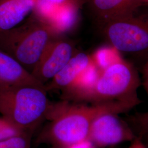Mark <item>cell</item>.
<instances>
[{
	"label": "cell",
	"mask_w": 148,
	"mask_h": 148,
	"mask_svg": "<svg viewBox=\"0 0 148 148\" xmlns=\"http://www.w3.org/2000/svg\"><path fill=\"white\" fill-rule=\"evenodd\" d=\"M138 104L111 101L90 106L71 104L68 101L51 103L47 115L50 122L37 138L36 143L68 148L87 140L90 127L98 117L107 113H124Z\"/></svg>",
	"instance_id": "6da1fadb"
},
{
	"label": "cell",
	"mask_w": 148,
	"mask_h": 148,
	"mask_svg": "<svg viewBox=\"0 0 148 148\" xmlns=\"http://www.w3.org/2000/svg\"><path fill=\"white\" fill-rule=\"evenodd\" d=\"M58 36L48 24L32 14L21 25L0 32V49L31 73L48 45Z\"/></svg>",
	"instance_id": "7a4b0ae2"
},
{
	"label": "cell",
	"mask_w": 148,
	"mask_h": 148,
	"mask_svg": "<svg viewBox=\"0 0 148 148\" xmlns=\"http://www.w3.org/2000/svg\"><path fill=\"white\" fill-rule=\"evenodd\" d=\"M45 88L0 87V114L24 132H32L46 119L51 102Z\"/></svg>",
	"instance_id": "3957f363"
},
{
	"label": "cell",
	"mask_w": 148,
	"mask_h": 148,
	"mask_svg": "<svg viewBox=\"0 0 148 148\" xmlns=\"http://www.w3.org/2000/svg\"><path fill=\"white\" fill-rule=\"evenodd\" d=\"M141 84L137 71L123 59L101 71L95 84L82 95L77 102L98 104L111 101L137 103V90Z\"/></svg>",
	"instance_id": "277c9868"
},
{
	"label": "cell",
	"mask_w": 148,
	"mask_h": 148,
	"mask_svg": "<svg viewBox=\"0 0 148 148\" xmlns=\"http://www.w3.org/2000/svg\"><path fill=\"white\" fill-rule=\"evenodd\" d=\"M102 26L112 46L118 51L135 53L148 49V21L144 17L119 18Z\"/></svg>",
	"instance_id": "5b68a950"
},
{
	"label": "cell",
	"mask_w": 148,
	"mask_h": 148,
	"mask_svg": "<svg viewBox=\"0 0 148 148\" xmlns=\"http://www.w3.org/2000/svg\"><path fill=\"white\" fill-rule=\"evenodd\" d=\"M137 137L132 129L116 113H107L98 117L90 127L87 140L95 148L113 147L132 142Z\"/></svg>",
	"instance_id": "8992f818"
},
{
	"label": "cell",
	"mask_w": 148,
	"mask_h": 148,
	"mask_svg": "<svg viewBox=\"0 0 148 148\" xmlns=\"http://www.w3.org/2000/svg\"><path fill=\"white\" fill-rule=\"evenodd\" d=\"M74 54L71 43L57 37L48 45L31 73L45 85L58 73Z\"/></svg>",
	"instance_id": "52a82bcc"
},
{
	"label": "cell",
	"mask_w": 148,
	"mask_h": 148,
	"mask_svg": "<svg viewBox=\"0 0 148 148\" xmlns=\"http://www.w3.org/2000/svg\"><path fill=\"white\" fill-rule=\"evenodd\" d=\"M29 86L45 89V85L36 79L31 73L0 49V87Z\"/></svg>",
	"instance_id": "ba28073f"
},
{
	"label": "cell",
	"mask_w": 148,
	"mask_h": 148,
	"mask_svg": "<svg viewBox=\"0 0 148 148\" xmlns=\"http://www.w3.org/2000/svg\"><path fill=\"white\" fill-rule=\"evenodd\" d=\"M91 8L102 25L119 18L135 16L145 5L142 0H90Z\"/></svg>",
	"instance_id": "9c48e42d"
},
{
	"label": "cell",
	"mask_w": 148,
	"mask_h": 148,
	"mask_svg": "<svg viewBox=\"0 0 148 148\" xmlns=\"http://www.w3.org/2000/svg\"><path fill=\"white\" fill-rule=\"evenodd\" d=\"M92 60L91 56L86 53L81 52L74 54L58 73L45 85V90L48 92L66 89L90 65Z\"/></svg>",
	"instance_id": "30bf717a"
},
{
	"label": "cell",
	"mask_w": 148,
	"mask_h": 148,
	"mask_svg": "<svg viewBox=\"0 0 148 148\" xmlns=\"http://www.w3.org/2000/svg\"><path fill=\"white\" fill-rule=\"evenodd\" d=\"M37 0H0V32L16 27L32 13Z\"/></svg>",
	"instance_id": "8fae6325"
},
{
	"label": "cell",
	"mask_w": 148,
	"mask_h": 148,
	"mask_svg": "<svg viewBox=\"0 0 148 148\" xmlns=\"http://www.w3.org/2000/svg\"><path fill=\"white\" fill-rule=\"evenodd\" d=\"M101 73V70L92 60L90 65L79 74L73 83L63 90V101H77L82 95L93 87Z\"/></svg>",
	"instance_id": "7c38bea8"
},
{
	"label": "cell",
	"mask_w": 148,
	"mask_h": 148,
	"mask_svg": "<svg viewBox=\"0 0 148 148\" xmlns=\"http://www.w3.org/2000/svg\"><path fill=\"white\" fill-rule=\"evenodd\" d=\"M81 2H70L58 5L49 25L60 35L71 31L79 20Z\"/></svg>",
	"instance_id": "4fadbf2b"
},
{
	"label": "cell",
	"mask_w": 148,
	"mask_h": 148,
	"mask_svg": "<svg viewBox=\"0 0 148 148\" xmlns=\"http://www.w3.org/2000/svg\"><path fill=\"white\" fill-rule=\"evenodd\" d=\"M91 58L101 71L122 59L119 51L112 46H105L99 48L91 57Z\"/></svg>",
	"instance_id": "5bb4252c"
},
{
	"label": "cell",
	"mask_w": 148,
	"mask_h": 148,
	"mask_svg": "<svg viewBox=\"0 0 148 148\" xmlns=\"http://www.w3.org/2000/svg\"><path fill=\"white\" fill-rule=\"evenodd\" d=\"M58 6L47 0H37L32 12V14L49 25L55 14Z\"/></svg>",
	"instance_id": "9a60e30c"
},
{
	"label": "cell",
	"mask_w": 148,
	"mask_h": 148,
	"mask_svg": "<svg viewBox=\"0 0 148 148\" xmlns=\"http://www.w3.org/2000/svg\"><path fill=\"white\" fill-rule=\"evenodd\" d=\"M33 133L26 132L0 141V148H31Z\"/></svg>",
	"instance_id": "2e32d148"
},
{
	"label": "cell",
	"mask_w": 148,
	"mask_h": 148,
	"mask_svg": "<svg viewBox=\"0 0 148 148\" xmlns=\"http://www.w3.org/2000/svg\"><path fill=\"white\" fill-rule=\"evenodd\" d=\"M26 132H29L22 131L5 117H0V141Z\"/></svg>",
	"instance_id": "e0dca14e"
},
{
	"label": "cell",
	"mask_w": 148,
	"mask_h": 148,
	"mask_svg": "<svg viewBox=\"0 0 148 148\" xmlns=\"http://www.w3.org/2000/svg\"><path fill=\"white\" fill-rule=\"evenodd\" d=\"M128 148H147L140 137H136L131 142V144Z\"/></svg>",
	"instance_id": "ac0fdd59"
},
{
	"label": "cell",
	"mask_w": 148,
	"mask_h": 148,
	"mask_svg": "<svg viewBox=\"0 0 148 148\" xmlns=\"http://www.w3.org/2000/svg\"><path fill=\"white\" fill-rule=\"evenodd\" d=\"M95 146L88 140H85L82 142L74 145L68 148H94Z\"/></svg>",
	"instance_id": "d6986e66"
},
{
	"label": "cell",
	"mask_w": 148,
	"mask_h": 148,
	"mask_svg": "<svg viewBox=\"0 0 148 148\" xmlns=\"http://www.w3.org/2000/svg\"><path fill=\"white\" fill-rule=\"evenodd\" d=\"M57 5H62L70 2H81L80 0H47Z\"/></svg>",
	"instance_id": "ffe728a7"
},
{
	"label": "cell",
	"mask_w": 148,
	"mask_h": 148,
	"mask_svg": "<svg viewBox=\"0 0 148 148\" xmlns=\"http://www.w3.org/2000/svg\"><path fill=\"white\" fill-rule=\"evenodd\" d=\"M142 1L145 5L146 3H148V0H142Z\"/></svg>",
	"instance_id": "44dd1931"
},
{
	"label": "cell",
	"mask_w": 148,
	"mask_h": 148,
	"mask_svg": "<svg viewBox=\"0 0 148 148\" xmlns=\"http://www.w3.org/2000/svg\"><path fill=\"white\" fill-rule=\"evenodd\" d=\"M55 148H59V147H55Z\"/></svg>",
	"instance_id": "7402d4cb"
},
{
	"label": "cell",
	"mask_w": 148,
	"mask_h": 148,
	"mask_svg": "<svg viewBox=\"0 0 148 148\" xmlns=\"http://www.w3.org/2000/svg\"><path fill=\"white\" fill-rule=\"evenodd\" d=\"M80 1H82V0H80Z\"/></svg>",
	"instance_id": "603a6c76"
},
{
	"label": "cell",
	"mask_w": 148,
	"mask_h": 148,
	"mask_svg": "<svg viewBox=\"0 0 148 148\" xmlns=\"http://www.w3.org/2000/svg\"></svg>",
	"instance_id": "cb8c5ba5"
}]
</instances>
